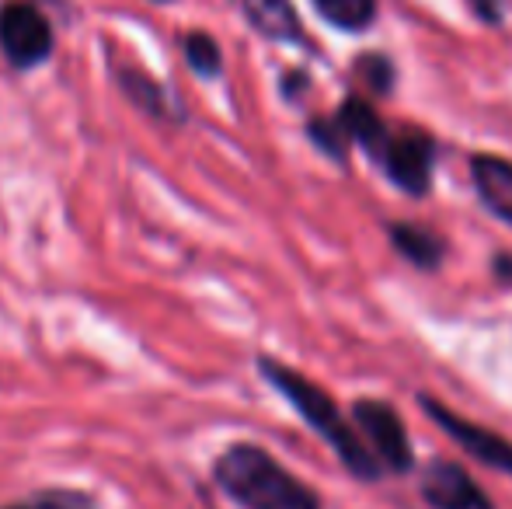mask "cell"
Segmentation results:
<instances>
[{"mask_svg": "<svg viewBox=\"0 0 512 509\" xmlns=\"http://www.w3.org/2000/svg\"><path fill=\"white\" fill-rule=\"evenodd\" d=\"M154 4H175V0H154Z\"/></svg>", "mask_w": 512, "mask_h": 509, "instance_id": "cell-20", "label": "cell"}, {"mask_svg": "<svg viewBox=\"0 0 512 509\" xmlns=\"http://www.w3.org/2000/svg\"><path fill=\"white\" fill-rule=\"evenodd\" d=\"M39 503L46 509H95L88 496L81 492H70V489H53V492H42Z\"/></svg>", "mask_w": 512, "mask_h": 509, "instance_id": "cell-17", "label": "cell"}, {"mask_svg": "<svg viewBox=\"0 0 512 509\" xmlns=\"http://www.w3.org/2000/svg\"><path fill=\"white\" fill-rule=\"evenodd\" d=\"M258 374L276 387V391L290 401L293 412H297L300 419H304L307 426L335 450V457L342 461V468L349 471L352 478H359V482H377V478L384 475L377 457H373L370 450H366V443L359 440L356 426L345 419V412L335 405V398H331L324 387H317L310 377L300 374V370L286 367V363L276 360V356H258Z\"/></svg>", "mask_w": 512, "mask_h": 509, "instance_id": "cell-1", "label": "cell"}, {"mask_svg": "<svg viewBox=\"0 0 512 509\" xmlns=\"http://www.w3.org/2000/svg\"><path fill=\"white\" fill-rule=\"evenodd\" d=\"M467 7H471V14L481 25L499 28L506 21V0H467Z\"/></svg>", "mask_w": 512, "mask_h": 509, "instance_id": "cell-18", "label": "cell"}, {"mask_svg": "<svg viewBox=\"0 0 512 509\" xmlns=\"http://www.w3.org/2000/svg\"><path fill=\"white\" fill-rule=\"evenodd\" d=\"M356 70H359V77H363L366 88H370L373 95H391L394 81H398V70H394V63L387 60L384 53H366V56H359Z\"/></svg>", "mask_w": 512, "mask_h": 509, "instance_id": "cell-15", "label": "cell"}, {"mask_svg": "<svg viewBox=\"0 0 512 509\" xmlns=\"http://www.w3.org/2000/svg\"><path fill=\"white\" fill-rule=\"evenodd\" d=\"M182 53L189 70L199 77V81H220L223 77V49L220 42L213 39L203 28H192L182 39Z\"/></svg>", "mask_w": 512, "mask_h": 509, "instance_id": "cell-13", "label": "cell"}, {"mask_svg": "<svg viewBox=\"0 0 512 509\" xmlns=\"http://www.w3.org/2000/svg\"><path fill=\"white\" fill-rule=\"evenodd\" d=\"M213 485L241 509H321V496L258 443H230L213 461Z\"/></svg>", "mask_w": 512, "mask_h": 509, "instance_id": "cell-2", "label": "cell"}, {"mask_svg": "<svg viewBox=\"0 0 512 509\" xmlns=\"http://www.w3.org/2000/svg\"><path fill=\"white\" fill-rule=\"evenodd\" d=\"M387 238H391L394 252L422 272L439 269L443 258H446V241L422 224H405V220H398V224L387 227Z\"/></svg>", "mask_w": 512, "mask_h": 509, "instance_id": "cell-12", "label": "cell"}, {"mask_svg": "<svg viewBox=\"0 0 512 509\" xmlns=\"http://www.w3.org/2000/svg\"><path fill=\"white\" fill-rule=\"evenodd\" d=\"M422 499L429 509H495L488 492L453 461H432L422 471Z\"/></svg>", "mask_w": 512, "mask_h": 509, "instance_id": "cell-8", "label": "cell"}, {"mask_svg": "<svg viewBox=\"0 0 512 509\" xmlns=\"http://www.w3.org/2000/svg\"><path fill=\"white\" fill-rule=\"evenodd\" d=\"M241 11L258 35L283 46H304V25L293 0H241Z\"/></svg>", "mask_w": 512, "mask_h": 509, "instance_id": "cell-11", "label": "cell"}, {"mask_svg": "<svg viewBox=\"0 0 512 509\" xmlns=\"http://www.w3.org/2000/svg\"><path fill=\"white\" fill-rule=\"evenodd\" d=\"M373 164H380L391 185H398L405 196H429L432 171H436V140L422 129H398L387 136L384 150Z\"/></svg>", "mask_w": 512, "mask_h": 509, "instance_id": "cell-5", "label": "cell"}, {"mask_svg": "<svg viewBox=\"0 0 512 509\" xmlns=\"http://www.w3.org/2000/svg\"><path fill=\"white\" fill-rule=\"evenodd\" d=\"M112 77H115L119 95L126 98L136 112H143V116L157 119V123H185V119H189V109H185L182 98H178L168 84L157 81L150 70L119 60V63H112Z\"/></svg>", "mask_w": 512, "mask_h": 509, "instance_id": "cell-7", "label": "cell"}, {"mask_svg": "<svg viewBox=\"0 0 512 509\" xmlns=\"http://www.w3.org/2000/svg\"><path fill=\"white\" fill-rule=\"evenodd\" d=\"M314 7L338 32H363L377 21V0H314Z\"/></svg>", "mask_w": 512, "mask_h": 509, "instance_id": "cell-14", "label": "cell"}, {"mask_svg": "<svg viewBox=\"0 0 512 509\" xmlns=\"http://www.w3.org/2000/svg\"><path fill=\"white\" fill-rule=\"evenodd\" d=\"M418 405H422V412L429 415V419L436 422V426L443 429L453 443H460L467 454L478 457L481 464H488V468H495V471H502V475L512 478V443L506 440V436H499V433H492V429L478 426V422L464 419V415L450 412L446 405L432 401L429 394H418Z\"/></svg>", "mask_w": 512, "mask_h": 509, "instance_id": "cell-6", "label": "cell"}, {"mask_svg": "<svg viewBox=\"0 0 512 509\" xmlns=\"http://www.w3.org/2000/svg\"><path fill=\"white\" fill-rule=\"evenodd\" d=\"M56 53V28L35 0H0V56L25 74Z\"/></svg>", "mask_w": 512, "mask_h": 509, "instance_id": "cell-3", "label": "cell"}, {"mask_svg": "<svg viewBox=\"0 0 512 509\" xmlns=\"http://www.w3.org/2000/svg\"><path fill=\"white\" fill-rule=\"evenodd\" d=\"M352 426H356L359 440L366 443V450L377 457V464L384 471L408 475L415 468L411 436L394 405H387L380 398H356L352 401Z\"/></svg>", "mask_w": 512, "mask_h": 509, "instance_id": "cell-4", "label": "cell"}, {"mask_svg": "<svg viewBox=\"0 0 512 509\" xmlns=\"http://www.w3.org/2000/svg\"><path fill=\"white\" fill-rule=\"evenodd\" d=\"M471 182L481 206L495 220L512 227V161L499 154H474L471 157Z\"/></svg>", "mask_w": 512, "mask_h": 509, "instance_id": "cell-10", "label": "cell"}, {"mask_svg": "<svg viewBox=\"0 0 512 509\" xmlns=\"http://www.w3.org/2000/svg\"><path fill=\"white\" fill-rule=\"evenodd\" d=\"M331 119H335L345 147H359L370 161H377L387 136H391V129L384 126V119L377 116V109H373L363 95H349L335 112H331Z\"/></svg>", "mask_w": 512, "mask_h": 509, "instance_id": "cell-9", "label": "cell"}, {"mask_svg": "<svg viewBox=\"0 0 512 509\" xmlns=\"http://www.w3.org/2000/svg\"><path fill=\"white\" fill-rule=\"evenodd\" d=\"M307 136H310V143L321 150V154L331 157V161H345V154H349V147H345L342 133H338V126H335V119H331V116L310 119Z\"/></svg>", "mask_w": 512, "mask_h": 509, "instance_id": "cell-16", "label": "cell"}, {"mask_svg": "<svg viewBox=\"0 0 512 509\" xmlns=\"http://www.w3.org/2000/svg\"><path fill=\"white\" fill-rule=\"evenodd\" d=\"M0 509H46L39 499H28V503H11V506H0Z\"/></svg>", "mask_w": 512, "mask_h": 509, "instance_id": "cell-19", "label": "cell"}]
</instances>
